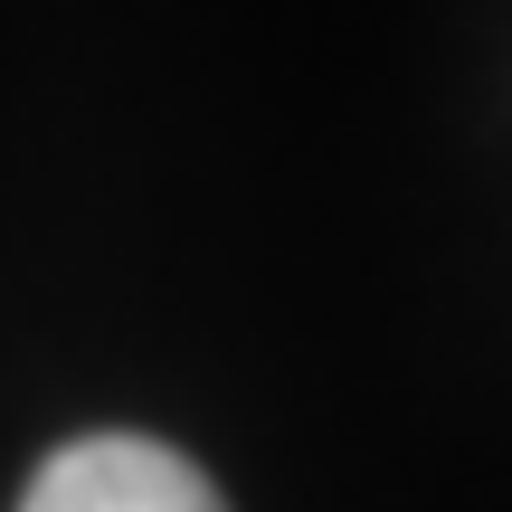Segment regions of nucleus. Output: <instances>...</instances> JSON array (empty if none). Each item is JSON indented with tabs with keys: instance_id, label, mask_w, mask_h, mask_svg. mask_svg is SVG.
<instances>
[{
	"instance_id": "f257e3e1",
	"label": "nucleus",
	"mask_w": 512,
	"mask_h": 512,
	"mask_svg": "<svg viewBox=\"0 0 512 512\" xmlns=\"http://www.w3.org/2000/svg\"><path fill=\"white\" fill-rule=\"evenodd\" d=\"M19 512H228V503L162 437H76L38 465Z\"/></svg>"
}]
</instances>
